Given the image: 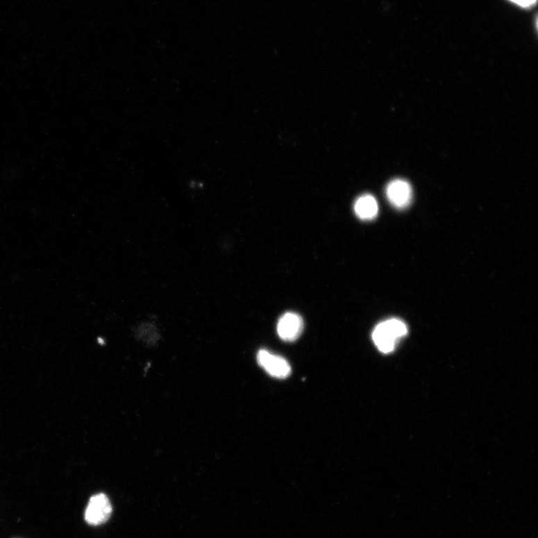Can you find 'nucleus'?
<instances>
[{
	"mask_svg": "<svg viewBox=\"0 0 538 538\" xmlns=\"http://www.w3.org/2000/svg\"><path fill=\"white\" fill-rule=\"evenodd\" d=\"M387 196L394 207L405 209L412 200V187L405 180H395L387 185Z\"/></svg>",
	"mask_w": 538,
	"mask_h": 538,
	"instance_id": "nucleus-5",
	"label": "nucleus"
},
{
	"mask_svg": "<svg viewBox=\"0 0 538 538\" xmlns=\"http://www.w3.org/2000/svg\"><path fill=\"white\" fill-rule=\"evenodd\" d=\"M407 334V327L403 321L391 319L377 326L373 339L379 351L387 354L394 351L398 340Z\"/></svg>",
	"mask_w": 538,
	"mask_h": 538,
	"instance_id": "nucleus-1",
	"label": "nucleus"
},
{
	"mask_svg": "<svg viewBox=\"0 0 538 538\" xmlns=\"http://www.w3.org/2000/svg\"><path fill=\"white\" fill-rule=\"evenodd\" d=\"M355 212L362 220H373L378 212L377 201L370 194L359 198L355 204Z\"/></svg>",
	"mask_w": 538,
	"mask_h": 538,
	"instance_id": "nucleus-6",
	"label": "nucleus"
},
{
	"mask_svg": "<svg viewBox=\"0 0 538 538\" xmlns=\"http://www.w3.org/2000/svg\"><path fill=\"white\" fill-rule=\"evenodd\" d=\"M511 1L523 7H528L533 5L536 0H511Z\"/></svg>",
	"mask_w": 538,
	"mask_h": 538,
	"instance_id": "nucleus-7",
	"label": "nucleus"
},
{
	"mask_svg": "<svg viewBox=\"0 0 538 538\" xmlns=\"http://www.w3.org/2000/svg\"><path fill=\"white\" fill-rule=\"evenodd\" d=\"M304 329V321L295 312H287L282 316L278 324L279 337L285 341H296Z\"/></svg>",
	"mask_w": 538,
	"mask_h": 538,
	"instance_id": "nucleus-4",
	"label": "nucleus"
},
{
	"mask_svg": "<svg viewBox=\"0 0 538 538\" xmlns=\"http://www.w3.org/2000/svg\"><path fill=\"white\" fill-rule=\"evenodd\" d=\"M258 362L259 365L274 378H286L291 373V367L287 360L273 355L267 350L262 349L258 352Z\"/></svg>",
	"mask_w": 538,
	"mask_h": 538,
	"instance_id": "nucleus-3",
	"label": "nucleus"
},
{
	"mask_svg": "<svg viewBox=\"0 0 538 538\" xmlns=\"http://www.w3.org/2000/svg\"><path fill=\"white\" fill-rule=\"evenodd\" d=\"M112 507L109 498L103 494L93 496L86 507L85 518L87 523L100 526L110 519Z\"/></svg>",
	"mask_w": 538,
	"mask_h": 538,
	"instance_id": "nucleus-2",
	"label": "nucleus"
}]
</instances>
